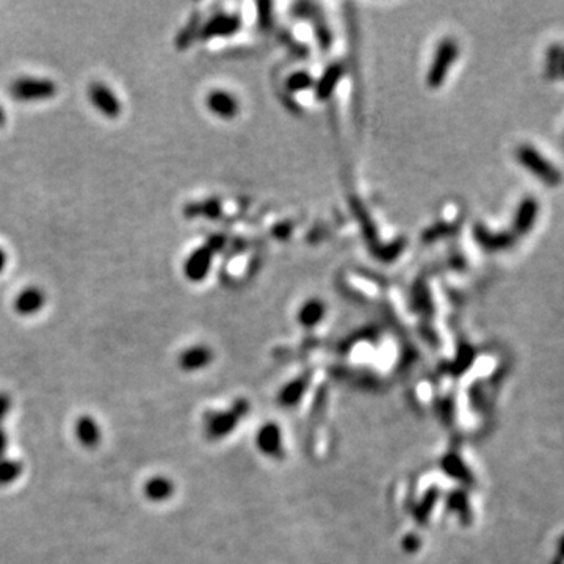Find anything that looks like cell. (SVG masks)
Instances as JSON below:
<instances>
[{"mask_svg":"<svg viewBox=\"0 0 564 564\" xmlns=\"http://www.w3.org/2000/svg\"><path fill=\"white\" fill-rule=\"evenodd\" d=\"M516 159L528 173L533 174L537 181L546 183V185L555 187L561 183L563 176L560 169L531 144H521L516 149Z\"/></svg>","mask_w":564,"mask_h":564,"instance_id":"1","label":"cell"},{"mask_svg":"<svg viewBox=\"0 0 564 564\" xmlns=\"http://www.w3.org/2000/svg\"><path fill=\"white\" fill-rule=\"evenodd\" d=\"M58 87L49 78L21 77L16 78L10 87V94L21 102H35L50 99L57 94Z\"/></svg>","mask_w":564,"mask_h":564,"instance_id":"2","label":"cell"},{"mask_svg":"<svg viewBox=\"0 0 564 564\" xmlns=\"http://www.w3.org/2000/svg\"><path fill=\"white\" fill-rule=\"evenodd\" d=\"M458 55H459V45L456 43V39L445 38L437 44L436 54L432 57L431 68L428 71V85L431 88L441 87L449 76V71L455 64Z\"/></svg>","mask_w":564,"mask_h":564,"instance_id":"3","label":"cell"},{"mask_svg":"<svg viewBox=\"0 0 564 564\" xmlns=\"http://www.w3.org/2000/svg\"><path fill=\"white\" fill-rule=\"evenodd\" d=\"M88 96L90 102L93 104V107L99 111L101 115H104L108 120H116L120 118L122 106L118 96L115 94V91H111L108 85L104 82H93L88 87Z\"/></svg>","mask_w":564,"mask_h":564,"instance_id":"4","label":"cell"},{"mask_svg":"<svg viewBox=\"0 0 564 564\" xmlns=\"http://www.w3.org/2000/svg\"><path fill=\"white\" fill-rule=\"evenodd\" d=\"M540 211H541V206L535 196H526V198L519 202V206H517V209H516L514 220H513L514 232L519 235L528 234L536 225L537 216H540Z\"/></svg>","mask_w":564,"mask_h":564,"instance_id":"5","label":"cell"},{"mask_svg":"<svg viewBox=\"0 0 564 564\" xmlns=\"http://www.w3.org/2000/svg\"><path fill=\"white\" fill-rule=\"evenodd\" d=\"M206 106L212 111V115L221 118V120H232L237 116L240 104L235 96L229 91L215 90L211 91L206 97Z\"/></svg>","mask_w":564,"mask_h":564,"instance_id":"6","label":"cell"},{"mask_svg":"<svg viewBox=\"0 0 564 564\" xmlns=\"http://www.w3.org/2000/svg\"><path fill=\"white\" fill-rule=\"evenodd\" d=\"M45 304V295L39 287H27L17 295L15 311L22 317H31L39 312Z\"/></svg>","mask_w":564,"mask_h":564,"instance_id":"7","label":"cell"},{"mask_svg":"<svg viewBox=\"0 0 564 564\" xmlns=\"http://www.w3.org/2000/svg\"><path fill=\"white\" fill-rule=\"evenodd\" d=\"M513 235L509 232H491L484 226L475 227V240L480 244L484 249H488L491 253L495 251H503V249H508L513 246L514 244Z\"/></svg>","mask_w":564,"mask_h":564,"instance_id":"8","label":"cell"},{"mask_svg":"<svg viewBox=\"0 0 564 564\" xmlns=\"http://www.w3.org/2000/svg\"><path fill=\"white\" fill-rule=\"evenodd\" d=\"M76 435L78 442L87 449H94L101 442V428L93 417L82 416L76 423Z\"/></svg>","mask_w":564,"mask_h":564,"instance_id":"9","label":"cell"},{"mask_svg":"<svg viewBox=\"0 0 564 564\" xmlns=\"http://www.w3.org/2000/svg\"><path fill=\"white\" fill-rule=\"evenodd\" d=\"M209 262H211V254L207 249H198L195 251L185 262V276L192 281H201L206 276L209 270Z\"/></svg>","mask_w":564,"mask_h":564,"instance_id":"10","label":"cell"},{"mask_svg":"<svg viewBox=\"0 0 564 564\" xmlns=\"http://www.w3.org/2000/svg\"><path fill=\"white\" fill-rule=\"evenodd\" d=\"M144 494L149 498V500L160 502L165 500L169 495L173 494V484L167 478L157 477L150 478V480L144 484Z\"/></svg>","mask_w":564,"mask_h":564,"instance_id":"11","label":"cell"},{"mask_svg":"<svg viewBox=\"0 0 564 564\" xmlns=\"http://www.w3.org/2000/svg\"><path fill=\"white\" fill-rule=\"evenodd\" d=\"M323 313L325 304L321 303V299H309L299 309V321L306 326L317 325L323 318Z\"/></svg>","mask_w":564,"mask_h":564,"instance_id":"12","label":"cell"},{"mask_svg":"<svg viewBox=\"0 0 564 564\" xmlns=\"http://www.w3.org/2000/svg\"><path fill=\"white\" fill-rule=\"evenodd\" d=\"M563 45L561 44H552L549 45V49L546 52V72L547 78H560V68H561V57H563Z\"/></svg>","mask_w":564,"mask_h":564,"instance_id":"13","label":"cell"},{"mask_svg":"<svg viewBox=\"0 0 564 564\" xmlns=\"http://www.w3.org/2000/svg\"><path fill=\"white\" fill-rule=\"evenodd\" d=\"M22 464L15 459H2L0 461V486H8L15 483L22 474Z\"/></svg>","mask_w":564,"mask_h":564,"instance_id":"14","label":"cell"},{"mask_svg":"<svg viewBox=\"0 0 564 564\" xmlns=\"http://www.w3.org/2000/svg\"><path fill=\"white\" fill-rule=\"evenodd\" d=\"M209 353L207 350L201 348V346H196V348H190L181 356V365L185 370H193L199 369L201 364L207 362Z\"/></svg>","mask_w":564,"mask_h":564,"instance_id":"15","label":"cell"},{"mask_svg":"<svg viewBox=\"0 0 564 564\" xmlns=\"http://www.w3.org/2000/svg\"><path fill=\"white\" fill-rule=\"evenodd\" d=\"M10 408H11V400H10V397L6 395V393L0 392V425L3 423L6 416H8Z\"/></svg>","mask_w":564,"mask_h":564,"instance_id":"16","label":"cell"},{"mask_svg":"<svg viewBox=\"0 0 564 564\" xmlns=\"http://www.w3.org/2000/svg\"><path fill=\"white\" fill-rule=\"evenodd\" d=\"M309 77L307 74H298V76H293L290 78V88L292 90H304V87L309 85Z\"/></svg>","mask_w":564,"mask_h":564,"instance_id":"17","label":"cell"},{"mask_svg":"<svg viewBox=\"0 0 564 564\" xmlns=\"http://www.w3.org/2000/svg\"><path fill=\"white\" fill-rule=\"evenodd\" d=\"M6 445H8V441H6V432L3 430V426L0 425V461H2V459H5Z\"/></svg>","mask_w":564,"mask_h":564,"instance_id":"18","label":"cell"},{"mask_svg":"<svg viewBox=\"0 0 564 564\" xmlns=\"http://www.w3.org/2000/svg\"><path fill=\"white\" fill-rule=\"evenodd\" d=\"M6 260H8V258H6V253L3 251V248H0V273L5 270Z\"/></svg>","mask_w":564,"mask_h":564,"instance_id":"19","label":"cell"},{"mask_svg":"<svg viewBox=\"0 0 564 564\" xmlns=\"http://www.w3.org/2000/svg\"><path fill=\"white\" fill-rule=\"evenodd\" d=\"M5 121H6V116H5V111L3 108L0 107V127L5 126Z\"/></svg>","mask_w":564,"mask_h":564,"instance_id":"20","label":"cell"},{"mask_svg":"<svg viewBox=\"0 0 564 564\" xmlns=\"http://www.w3.org/2000/svg\"><path fill=\"white\" fill-rule=\"evenodd\" d=\"M560 77L564 78V49H563V57H561V68H560Z\"/></svg>","mask_w":564,"mask_h":564,"instance_id":"21","label":"cell"}]
</instances>
